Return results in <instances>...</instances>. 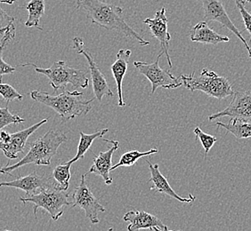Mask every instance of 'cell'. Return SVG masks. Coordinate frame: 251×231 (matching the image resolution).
<instances>
[{"instance_id":"obj_1","label":"cell","mask_w":251,"mask_h":231,"mask_svg":"<svg viewBox=\"0 0 251 231\" xmlns=\"http://www.w3.org/2000/svg\"><path fill=\"white\" fill-rule=\"evenodd\" d=\"M76 10H84L87 18L94 24L101 28L117 30L126 37L136 40L141 46L150 45L126 23L123 8L100 0H76Z\"/></svg>"},{"instance_id":"obj_2","label":"cell","mask_w":251,"mask_h":231,"mask_svg":"<svg viewBox=\"0 0 251 231\" xmlns=\"http://www.w3.org/2000/svg\"><path fill=\"white\" fill-rule=\"evenodd\" d=\"M81 92L63 91L57 95H51L47 92L34 90L30 92V97L34 101H39L46 106L53 109L63 123L81 115H87L92 109L91 100H84Z\"/></svg>"},{"instance_id":"obj_3","label":"cell","mask_w":251,"mask_h":231,"mask_svg":"<svg viewBox=\"0 0 251 231\" xmlns=\"http://www.w3.org/2000/svg\"><path fill=\"white\" fill-rule=\"evenodd\" d=\"M66 135L59 130H49L38 140L30 144L29 152L16 164L10 165L9 162L0 170L3 174H10L25 164L50 165L51 160L57 153L59 147L67 141Z\"/></svg>"},{"instance_id":"obj_4","label":"cell","mask_w":251,"mask_h":231,"mask_svg":"<svg viewBox=\"0 0 251 231\" xmlns=\"http://www.w3.org/2000/svg\"><path fill=\"white\" fill-rule=\"evenodd\" d=\"M180 78L184 87L190 91H201L218 100L231 96L234 92L227 78L208 69H203L198 76L193 72L187 75L182 74Z\"/></svg>"},{"instance_id":"obj_5","label":"cell","mask_w":251,"mask_h":231,"mask_svg":"<svg viewBox=\"0 0 251 231\" xmlns=\"http://www.w3.org/2000/svg\"><path fill=\"white\" fill-rule=\"evenodd\" d=\"M33 66L36 72L42 74L49 78L53 91L59 89H65L67 85H72L74 88H87L89 85V79L87 77V72L83 69L70 67L63 61H57L48 69L36 66L33 63H25L21 66Z\"/></svg>"},{"instance_id":"obj_6","label":"cell","mask_w":251,"mask_h":231,"mask_svg":"<svg viewBox=\"0 0 251 231\" xmlns=\"http://www.w3.org/2000/svg\"><path fill=\"white\" fill-rule=\"evenodd\" d=\"M60 188L58 184L53 182L52 185L43 188L41 191L29 197L20 198V201L27 204H33L34 215L37 217L39 208H43L49 212L53 221H58L63 214V207L71 206L69 201L70 195Z\"/></svg>"},{"instance_id":"obj_7","label":"cell","mask_w":251,"mask_h":231,"mask_svg":"<svg viewBox=\"0 0 251 231\" xmlns=\"http://www.w3.org/2000/svg\"><path fill=\"white\" fill-rule=\"evenodd\" d=\"M163 54L164 53L160 51L154 63H148L138 61L134 63V66L139 70V72L147 77L151 83L152 87L151 95H152L159 87L165 89H176L184 86L180 77H174L169 70L159 67V60Z\"/></svg>"},{"instance_id":"obj_8","label":"cell","mask_w":251,"mask_h":231,"mask_svg":"<svg viewBox=\"0 0 251 231\" xmlns=\"http://www.w3.org/2000/svg\"><path fill=\"white\" fill-rule=\"evenodd\" d=\"M48 121V118H45L26 129L13 134L2 131L0 134V149H2L5 157L10 160L18 159V153H24L26 141L29 136Z\"/></svg>"},{"instance_id":"obj_9","label":"cell","mask_w":251,"mask_h":231,"mask_svg":"<svg viewBox=\"0 0 251 231\" xmlns=\"http://www.w3.org/2000/svg\"><path fill=\"white\" fill-rule=\"evenodd\" d=\"M73 207H78L83 209L86 213V217L92 224H97L100 222L98 218L99 212L106 211L87 186L86 174L81 175L80 183L73 192Z\"/></svg>"},{"instance_id":"obj_10","label":"cell","mask_w":251,"mask_h":231,"mask_svg":"<svg viewBox=\"0 0 251 231\" xmlns=\"http://www.w3.org/2000/svg\"><path fill=\"white\" fill-rule=\"evenodd\" d=\"M73 49L78 54H82L87 59L92 77L94 93L97 100L101 101L104 96H113V92L109 87L103 73L101 72L100 68L98 67L97 63L94 61L90 53L84 49V41L81 38L76 37L73 39Z\"/></svg>"},{"instance_id":"obj_11","label":"cell","mask_w":251,"mask_h":231,"mask_svg":"<svg viewBox=\"0 0 251 231\" xmlns=\"http://www.w3.org/2000/svg\"><path fill=\"white\" fill-rule=\"evenodd\" d=\"M202 2L203 10H204V18L207 23L209 22H218L223 27L229 29L234 34L237 38L241 39L244 46L249 52V56L251 58V47L248 44L246 39L242 37V33L236 26L233 24L230 17L227 15L225 6L220 0H201Z\"/></svg>"},{"instance_id":"obj_12","label":"cell","mask_w":251,"mask_h":231,"mask_svg":"<svg viewBox=\"0 0 251 231\" xmlns=\"http://www.w3.org/2000/svg\"><path fill=\"white\" fill-rule=\"evenodd\" d=\"M230 116L237 118H250L251 119V92H234L229 106L224 111H219L208 116V120H215L216 118Z\"/></svg>"},{"instance_id":"obj_13","label":"cell","mask_w":251,"mask_h":231,"mask_svg":"<svg viewBox=\"0 0 251 231\" xmlns=\"http://www.w3.org/2000/svg\"><path fill=\"white\" fill-rule=\"evenodd\" d=\"M168 23H169V20L166 16L165 7H162L159 11H157L153 18H147L144 21V23L148 25L151 34L160 44L161 52L166 55L169 68H172L173 64L171 62L169 53V42L171 40V36L168 29Z\"/></svg>"},{"instance_id":"obj_14","label":"cell","mask_w":251,"mask_h":231,"mask_svg":"<svg viewBox=\"0 0 251 231\" xmlns=\"http://www.w3.org/2000/svg\"><path fill=\"white\" fill-rule=\"evenodd\" d=\"M123 221L129 222V225L127 226V230L129 231H137L145 229H149L151 231H169V228L158 217L145 211H129L123 216Z\"/></svg>"},{"instance_id":"obj_15","label":"cell","mask_w":251,"mask_h":231,"mask_svg":"<svg viewBox=\"0 0 251 231\" xmlns=\"http://www.w3.org/2000/svg\"><path fill=\"white\" fill-rule=\"evenodd\" d=\"M52 178L39 175L36 172L29 173L24 177L15 179L12 182H4L1 183L2 187H11L24 190L25 196L29 197L41 191L43 188L53 184Z\"/></svg>"},{"instance_id":"obj_16","label":"cell","mask_w":251,"mask_h":231,"mask_svg":"<svg viewBox=\"0 0 251 231\" xmlns=\"http://www.w3.org/2000/svg\"><path fill=\"white\" fill-rule=\"evenodd\" d=\"M103 141L111 143L110 149L106 151H101L94 159L92 166L89 169L88 173H94L103 179L106 185H111L112 178L110 176L111 167H112V156L114 152L120 148V142L118 140L102 139Z\"/></svg>"},{"instance_id":"obj_17","label":"cell","mask_w":251,"mask_h":231,"mask_svg":"<svg viewBox=\"0 0 251 231\" xmlns=\"http://www.w3.org/2000/svg\"><path fill=\"white\" fill-rule=\"evenodd\" d=\"M146 162H147V164H149V170H150L151 173L150 182L153 184L150 188L151 190H155V191L165 194L170 198L178 200L179 202L181 203H192L196 199V198L192 194H189V198L180 197L179 195L175 192L174 189L171 188L167 178L162 173H160L159 164H152L150 163L149 160H146Z\"/></svg>"},{"instance_id":"obj_18","label":"cell","mask_w":251,"mask_h":231,"mask_svg":"<svg viewBox=\"0 0 251 231\" xmlns=\"http://www.w3.org/2000/svg\"><path fill=\"white\" fill-rule=\"evenodd\" d=\"M131 56L130 50L121 49L117 53L116 61L111 65V72L117 84L118 91V105L119 107H124L125 101L123 100L122 92V83L126 76V73L128 67V62Z\"/></svg>"},{"instance_id":"obj_19","label":"cell","mask_w":251,"mask_h":231,"mask_svg":"<svg viewBox=\"0 0 251 231\" xmlns=\"http://www.w3.org/2000/svg\"><path fill=\"white\" fill-rule=\"evenodd\" d=\"M190 39L193 42L201 43L203 45H213L216 46L222 42H229L230 39L226 36H223L216 32L208 27V23L200 22L193 27Z\"/></svg>"},{"instance_id":"obj_20","label":"cell","mask_w":251,"mask_h":231,"mask_svg":"<svg viewBox=\"0 0 251 231\" xmlns=\"http://www.w3.org/2000/svg\"><path fill=\"white\" fill-rule=\"evenodd\" d=\"M216 125L226 129L227 133H231L237 139L251 138V119L250 118L232 117L227 124L218 122Z\"/></svg>"},{"instance_id":"obj_21","label":"cell","mask_w":251,"mask_h":231,"mask_svg":"<svg viewBox=\"0 0 251 231\" xmlns=\"http://www.w3.org/2000/svg\"><path fill=\"white\" fill-rule=\"evenodd\" d=\"M28 11V19L25 23L26 27H35L42 30L39 26V21L45 14V0H30L24 6Z\"/></svg>"},{"instance_id":"obj_22","label":"cell","mask_w":251,"mask_h":231,"mask_svg":"<svg viewBox=\"0 0 251 231\" xmlns=\"http://www.w3.org/2000/svg\"><path fill=\"white\" fill-rule=\"evenodd\" d=\"M108 132H109V129L108 128H104V129L97 131V132H95L94 134H91V135H87V134H85V133H83L82 131H81L79 133L80 139H79V143L77 145V154L70 161L73 164V163L77 162V160L82 159L85 154L87 153V150L90 149L93 141L96 140V139L103 137V135L107 134Z\"/></svg>"},{"instance_id":"obj_23","label":"cell","mask_w":251,"mask_h":231,"mask_svg":"<svg viewBox=\"0 0 251 231\" xmlns=\"http://www.w3.org/2000/svg\"><path fill=\"white\" fill-rule=\"evenodd\" d=\"M1 22H5L6 24L2 25L1 32V52L8 44L15 38V19L14 17L5 14V11L1 9Z\"/></svg>"},{"instance_id":"obj_24","label":"cell","mask_w":251,"mask_h":231,"mask_svg":"<svg viewBox=\"0 0 251 231\" xmlns=\"http://www.w3.org/2000/svg\"><path fill=\"white\" fill-rule=\"evenodd\" d=\"M158 152H159V150L156 149H151L148 150V151H145V152H141L138 150H130V151L125 152L124 154L121 156L120 161L115 165H113L111 167V171H114L115 169L119 168V167H122V166H132L141 158L146 157V156H150V155L157 154Z\"/></svg>"},{"instance_id":"obj_25","label":"cell","mask_w":251,"mask_h":231,"mask_svg":"<svg viewBox=\"0 0 251 231\" xmlns=\"http://www.w3.org/2000/svg\"><path fill=\"white\" fill-rule=\"evenodd\" d=\"M73 163L71 161L59 164L53 169L52 178L58 184L59 187L63 190H67L71 180V167Z\"/></svg>"},{"instance_id":"obj_26","label":"cell","mask_w":251,"mask_h":231,"mask_svg":"<svg viewBox=\"0 0 251 231\" xmlns=\"http://www.w3.org/2000/svg\"><path fill=\"white\" fill-rule=\"evenodd\" d=\"M193 133H194V135H196V139L200 140V141L201 142L203 149L205 150V155L207 156L209 150L212 149L214 144L218 141V139L213 135L204 133L200 127H196L193 131Z\"/></svg>"},{"instance_id":"obj_27","label":"cell","mask_w":251,"mask_h":231,"mask_svg":"<svg viewBox=\"0 0 251 231\" xmlns=\"http://www.w3.org/2000/svg\"><path fill=\"white\" fill-rule=\"evenodd\" d=\"M24 122H25V118L20 116L13 115L7 107L0 109V129H3L11 124H20Z\"/></svg>"},{"instance_id":"obj_28","label":"cell","mask_w":251,"mask_h":231,"mask_svg":"<svg viewBox=\"0 0 251 231\" xmlns=\"http://www.w3.org/2000/svg\"><path fill=\"white\" fill-rule=\"evenodd\" d=\"M0 93L3 97V99L7 102V104L10 101H15V100L22 101L24 99V95L16 91L14 87H11L8 84H4L2 82L0 85Z\"/></svg>"},{"instance_id":"obj_29","label":"cell","mask_w":251,"mask_h":231,"mask_svg":"<svg viewBox=\"0 0 251 231\" xmlns=\"http://www.w3.org/2000/svg\"><path fill=\"white\" fill-rule=\"evenodd\" d=\"M244 1L243 0H235V4H236L237 8L240 11L241 15H242V20L244 22L245 24V29L249 31L250 36H251V15L249 13V11L246 9L245 5H244Z\"/></svg>"},{"instance_id":"obj_30","label":"cell","mask_w":251,"mask_h":231,"mask_svg":"<svg viewBox=\"0 0 251 231\" xmlns=\"http://www.w3.org/2000/svg\"><path fill=\"white\" fill-rule=\"evenodd\" d=\"M16 70V67H13L7 63H5L3 58V52H1V57H0V76H1V79L2 77L7 74H13Z\"/></svg>"},{"instance_id":"obj_31","label":"cell","mask_w":251,"mask_h":231,"mask_svg":"<svg viewBox=\"0 0 251 231\" xmlns=\"http://www.w3.org/2000/svg\"><path fill=\"white\" fill-rule=\"evenodd\" d=\"M16 0H0L1 3H5V4H8V5H13Z\"/></svg>"},{"instance_id":"obj_32","label":"cell","mask_w":251,"mask_h":231,"mask_svg":"<svg viewBox=\"0 0 251 231\" xmlns=\"http://www.w3.org/2000/svg\"><path fill=\"white\" fill-rule=\"evenodd\" d=\"M245 2H246V3H251V0H246Z\"/></svg>"}]
</instances>
